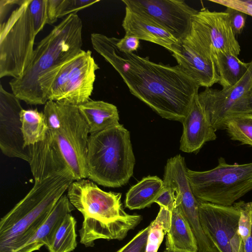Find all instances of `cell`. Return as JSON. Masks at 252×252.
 Returning <instances> with one entry per match:
<instances>
[{
  "mask_svg": "<svg viewBox=\"0 0 252 252\" xmlns=\"http://www.w3.org/2000/svg\"><path fill=\"white\" fill-rule=\"evenodd\" d=\"M63 0H47V24H53L57 21Z\"/></svg>",
  "mask_w": 252,
  "mask_h": 252,
  "instance_id": "obj_38",
  "label": "cell"
},
{
  "mask_svg": "<svg viewBox=\"0 0 252 252\" xmlns=\"http://www.w3.org/2000/svg\"><path fill=\"white\" fill-rule=\"evenodd\" d=\"M75 209L66 194L59 199L50 215L34 235L13 252H33L52 243L55 233L64 217Z\"/></svg>",
  "mask_w": 252,
  "mask_h": 252,
  "instance_id": "obj_20",
  "label": "cell"
},
{
  "mask_svg": "<svg viewBox=\"0 0 252 252\" xmlns=\"http://www.w3.org/2000/svg\"><path fill=\"white\" fill-rule=\"evenodd\" d=\"M252 96V90H251V96Z\"/></svg>",
  "mask_w": 252,
  "mask_h": 252,
  "instance_id": "obj_44",
  "label": "cell"
},
{
  "mask_svg": "<svg viewBox=\"0 0 252 252\" xmlns=\"http://www.w3.org/2000/svg\"><path fill=\"white\" fill-rule=\"evenodd\" d=\"M162 252H191L175 250H172V249H168V248H166V249Z\"/></svg>",
  "mask_w": 252,
  "mask_h": 252,
  "instance_id": "obj_42",
  "label": "cell"
},
{
  "mask_svg": "<svg viewBox=\"0 0 252 252\" xmlns=\"http://www.w3.org/2000/svg\"><path fill=\"white\" fill-rule=\"evenodd\" d=\"M29 163L34 180L69 169L59 153L49 131L45 140L30 146Z\"/></svg>",
  "mask_w": 252,
  "mask_h": 252,
  "instance_id": "obj_19",
  "label": "cell"
},
{
  "mask_svg": "<svg viewBox=\"0 0 252 252\" xmlns=\"http://www.w3.org/2000/svg\"><path fill=\"white\" fill-rule=\"evenodd\" d=\"M163 180L157 176H148L132 186L126 194L125 207L130 210H139L155 203L164 189Z\"/></svg>",
  "mask_w": 252,
  "mask_h": 252,
  "instance_id": "obj_22",
  "label": "cell"
},
{
  "mask_svg": "<svg viewBox=\"0 0 252 252\" xmlns=\"http://www.w3.org/2000/svg\"><path fill=\"white\" fill-rule=\"evenodd\" d=\"M49 131H54L61 126L60 113L56 101L48 100L44 105L43 111Z\"/></svg>",
  "mask_w": 252,
  "mask_h": 252,
  "instance_id": "obj_32",
  "label": "cell"
},
{
  "mask_svg": "<svg viewBox=\"0 0 252 252\" xmlns=\"http://www.w3.org/2000/svg\"><path fill=\"white\" fill-rule=\"evenodd\" d=\"M66 195L83 216L79 232L80 243L86 247H93L101 239L122 240L142 220L140 215L125 212L121 193L105 191L87 178L74 180Z\"/></svg>",
  "mask_w": 252,
  "mask_h": 252,
  "instance_id": "obj_3",
  "label": "cell"
},
{
  "mask_svg": "<svg viewBox=\"0 0 252 252\" xmlns=\"http://www.w3.org/2000/svg\"><path fill=\"white\" fill-rule=\"evenodd\" d=\"M194 43L208 56L229 52L237 56L241 47L234 34L228 14L203 8L193 16L188 33Z\"/></svg>",
  "mask_w": 252,
  "mask_h": 252,
  "instance_id": "obj_9",
  "label": "cell"
},
{
  "mask_svg": "<svg viewBox=\"0 0 252 252\" xmlns=\"http://www.w3.org/2000/svg\"><path fill=\"white\" fill-rule=\"evenodd\" d=\"M185 158L180 154L169 158L164 168V187L174 189L176 206L189 223L197 242L203 244L208 241L199 220V201L194 195L187 175Z\"/></svg>",
  "mask_w": 252,
  "mask_h": 252,
  "instance_id": "obj_12",
  "label": "cell"
},
{
  "mask_svg": "<svg viewBox=\"0 0 252 252\" xmlns=\"http://www.w3.org/2000/svg\"><path fill=\"white\" fill-rule=\"evenodd\" d=\"M61 116V126L49 131L62 157L75 180L88 178L87 155L89 130L77 105L64 100L56 101Z\"/></svg>",
  "mask_w": 252,
  "mask_h": 252,
  "instance_id": "obj_8",
  "label": "cell"
},
{
  "mask_svg": "<svg viewBox=\"0 0 252 252\" xmlns=\"http://www.w3.org/2000/svg\"><path fill=\"white\" fill-rule=\"evenodd\" d=\"M209 1L241 11L252 17V5L244 0H210Z\"/></svg>",
  "mask_w": 252,
  "mask_h": 252,
  "instance_id": "obj_37",
  "label": "cell"
},
{
  "mask_svg": "<svg viewBox=\"0 0 252 252\" xmlns=\"http://www.w3.org/2000/svg\"><path fill=\"white\" fill-rule=\"evenodd\" d=\"M20 99L0 85V149L9 158L31 161L30 146L24 144L20 119Z\"/></svg>",
  "mask_w": 252,
  "mask_h": 252,
  "instance_id": "obj_14",
  "label": "cell"
},
{
  "mask_svg": "<svg viewBox=\"0 0 252 252\" xmlns=\"http://www.w3.org/2000/svg\"><path fill=\"white\" fill-rule=\"evenodd\" d=\"M75 179L69 169L34 180L26 195L0 220V252H13L47 219Z\"/></svg>",
  "mask_w": 252,
  "mask_h": 252,
  "instance_id": "obj_4",
  "label": "cell"
},
{
  "mask_svg": "<svg viewBox=\"0 0 252 252\" xmlns=\"http://www.w3.org/2000/svg\"><path fill=\"white\" fill-rule=\"evenodd\" d=\"M155 203L158 204L159 207H164L172 212L176 207L175 193L174 189L164 187V189Z\"/></svg>",
  "mask_w": 252,
  "mask_h": 252,
  "instance_id": "obj_35",
  "label": "cell"
},
{
  "mask_svg": "<svg viewBox=\"0 0 252 252\" xmlns=\"http://www.w3.org/2000/svg\"><path fill=\"white\" fill-rule=\"evenodd\" d=\"M187 175L192 191L200 202L231 206L252 190V162L229 164L220 157L214 168L188 169Z\"/></svg>",
  "mask_w": 252,
  "mask_h": 252,
  "instance_id": "obj_6",
  "label": "cell"
},
{
  "mask_svg": "<svg viewBox=\"0 0 252 252\" xmlns=\"http://www.w3.org/2000/svg\"><path fill=\"white\" fill-rule=\"evenodd\" d=\"M19 0H0V24L4 21L7 14L14 5L19 2Z\"/></svg>",
  "mask_w": 252,
  "mask_h": 252,
  "instance_id": "obj_39",
  "label": "cell"
},
{
  "mask_svg": "<svg viewBox=\"0 0 252 252\" xmlns=\"http://www.w3.org/2000/svg\"><path fill=\"white\" fill-rule=\"evenodd\" d=\"M83 24L77 14L67 16L36 45L23 75L9 82L12 93L30 105L45 104L62 67L82 50Z\"/></svg>",
  "mask_w": 252,
  "mask_h": 252,
  "instance_id": "obj_2",
  "label": "cell"
},
{
  "mask_svg": "<svg viewBox=\"0 0 252 252\" xmlns=\"http://www.w3.org/2000/svg\"><path fill=\"white\" fill-rule=\"evenodd\" d=\"M244 0L245 2L252 5V0Z\"/></svg>",
  "mask_w": 252,
  "mask_h": 252,
  "instance_id": "obj_43",
  "label": "cell"
},
{
  "mask_svg": "<svg viewBox=\"0 0 252 252\" xmlns=\"http://www.w3.org/2000/svg\"><path fill=\"white\" fill-rule=\"evenodd\" d=\"M76 220L71 213L67 214L58 227L54 239L47 247L49 252H71L77 246Z\"/></svg>",
  "mask_w": 252,
  "mask_h": 252,
  "instance_id": "obj_26",
  "label": "cell"
},
{
  "mask_svg": "<svg viewBox=\"0 0 252 252\" xmlns=\"http://www.w3.org/2000/svg\"><path fill=\"white\" fill-rule=\"evenodd\" d=\"M149 225L146 252H157L165 234L164 227L156 218Z\"/></svg>",
  "mask_w": 252,
  "mask_h": 252,
  "instance_id": "obj_30",
  "label": "cell"
},
{
  "mask_svg": "<svg viewBox=\"0 0 252 252\" xmlns=\"http://www.w3.org/2000/svg\"><path fill=\"white\" fill-rule=\"evenodd\" d=\"M31 0H20L0 24V78L21 77L32 57L36 34L29 10Z\"/></svg>",
  "mask_w": 252,
  "mask_h": 252,
  "instance_id": "obj_7",
  "label": "cell"
},
{
  "mask_svg": "<svg viewBox=\"0 0 252 252\" xmlns=\"http://www.w3.org/2000/svg\"><path fill=\"white\" fill-rule=\"evenodd\" d=\"M198 93L194 97L186 117L181 122L183 132L180 150L185 153H197L206 142L217 138L216 130L201 105Z\"/></svg>",
  "mask_w": 252,
  "mask_h": 252,
  "instance_id": "obj_17",
  "label": "cell"
},
{
  "mask_svg": "<svg viewBox=\"0 0 252 252\" xmlns=\"http://www.w3.org/2000/svg\"><path fill=\"white\" fill-rule=\"evenodd\" d=\"M244 252H252V227L249 237L244 243Z\"/></svg>",
  "mask_w": 252,
  "mask_h": 252,
  "instance_id": "obj_40",
  "label": "cell"
},
{
  "mask_svg": "<svg viewBox=\"0 0 252 252\" xmlns=\"http://www.w3.org/2000/svg\"><path fill=\"white\" fill-rule=\"evenodd\" d=\"M198 210L202 229L219 252H244L238 230L240 213L235 205L199 201Z\"/></svg>",
  "mask_w": 252,
  "mask_h": 252,
  "instance_id": "obj_11",
  "label": "cell"
},
{
  "mask_svg": "<svg viewBox=\"0 0 252 252\" xmlns=\"http://www.w3.org/2000/svg\"><path fill=\"white\" fill-rule=\"evenodd\" d=\"M224 129L232 140L252 146V114H241L231 118Z\"/></svg>",
  "mask_w": 252,
  "mask_h": 252,
  "instance_id": "obj_27",
  "label": "cell"
},
{
  "mask_svg": "<svg viewBox=\"0 0 252 252\" xmlns=\"http://www.w3.org/2000/svg\"><path fill=\"white\" fill-rule=\"evenodd\" d=\"M94 50L121 76L130 92L162 118L182 122L200 86L179 65L171 66L120 50L115 37L93 33Z\"/></svg>",
  "mask_w": 252,
  "mask_h": 252,
  "instance_id": "obj_1",
  "label": "cell"
},
{
  "mask_svg": "<svg viewBox=\"0 0 252 252\" xmlns=\"http://www.w3.org/2000/svg\"><path fill=\"white\" fill-rule=\"evenodd\" d=\"M172 56L178 65L200 87L211 88L219 83V76L213 58L206 55L188 34L175 46Z\"/></svg>",
  "mask_w": 252,
  "mask_h": 252,
  "instance_id": "obj_16",
  "label": "cell"
},
{
  "mask_svg": "<svg viewBox=\"0 0 252 252\" xmlns=\"http://www.w3.org/2000/svg\"><path fill=\"white\" fill-rule=\"evenodd\" d=\"M125 35L160 45L172 53L179 40L148 14L126 7L122 22Z\"/></svg>",
  "mask_w": 252,
  "mask_h": 252,
  "instance_id": "obj_18",
  "label": "cell"
},
{
  "mask_svg": "<svg viewBox=\"0 0 252 252\" xmlns=\"http://www.w3.org/2000/svg\"><path fill=\"white\" fill-rule=\"evenodd\" d=\"M20 119L26 147L45 140L49 129L43 112H39L37 109H23L20 112Z\"/></svg>",
  "mask_w": 252,
  "mask_h": 252,
  "instance_id": "obj_25",
  "label": "cell"
},
{
  "mask_svg": "<svg viewBox=\"0 0 252 252\" xmlns=\"http://www.w3.org/2000/svg\"><path fill=\"white\" fill-rule=\"evenodd\" d=\"M99 1V0H63L59 18L76 13Z\"/></svg>",
  "mask_w": 252,
  "mask_h": 252,
  "instance_id": "obj_33",
  "label": "cell"
},
{
  "mask_svg": "<svg viewBox=\"0 0 252 252\" xmlns=\"http://www.w3.org/2000/svg\"><path fill=\"white\" fill-rule=\"evenodd\" d=\"M67 73L63 97L70 104L79 105L90 99L99 69L90 50H82L67 64Z\"/></svg>",
  "mask_w": 252,
  "mask_h": 252,
  "instance_id": "obj_15",
  "label": "cell"
},
{
  "mask_svg": "<svg viewBox=\"0 0 252 252\" xmlns=\"http://www.w3.org/2000/svg\"><path fill=\"white\" fill-rule=\"evenodd\" d=\"M248 113L252 114V96H250L249 99L248 105Z\"/></svg>",
  "mask_w": 252,
  "mask_h": 252,
  "instance_id": "obj_41",
  "label": "cell"
},
{
  "mask_svg": "<svg viewBox=\"0 0 252 252\" xmlns=\"http://www.w3.org/2000/svg\"><path fill=\"white\" fill-rule=\"evenodd\" d=\"M135 164L130 132L123 125L89 135L88 179L106 187H121L132 176Z\"/></svg>",
  "mask_w": 252,
  "mask_h": 252,
  "instance_id": "obj_5",
  "label": "cell"
},
{
  "mask_svg": "<svg viewBox=\"0 0 252 252\" xmlns=\"http://www.w3.org/2000/svg\"><path fill=\"white\" fill-rule=\"evenodd\" d=\"M128 8L148 14L178 40L189 32L198 10L183 0H122Z\"/></svg>",
  "mask_w": 252,
  "mask_h": 252,
  "instance_id": "obj_13",
  "label": "cell"
},
{
  "mask_svg": "<svg viewBox=\"0 0 252 252\" xmlns=\"http://www.w3.org/2000/svg\"><path fill=\"white\" fill-rule=\"evenodd\" d=\"M213 59L222 89H228L237 83L247 72L250 62L245 63L229 52H219Z\"/></svg>",
  "mask_w": 252,
  "mask_h": 252,
  "instance_id": "obj_24",
  "label": "cell"
},
{
  "mask_svg": "<svg viewBox=\"0 0 252 252\" xmlns=\"http://www.w3.org/2000/svg\"><path fill=\"white\" fill-rule=\"evenodd\" d=\"M115 43L120 50L127 53H133L137 50L140 45L138 38L129 35H125L121 39L115 38Z\"/></svg>",
  "mask_w": 252,
  "mask_h": 252,
  "instance_id": "obj_36",
  "label": "cell"
},
{
  "mask_svg": "<svg viewBox=\"0 0 252 252\" xmlns=\"http://www.w3.org/2000/svg\"><path fill=\"white\" fill-rule=\"evenodd\" d=\"M252 88V59L249 67L235 85L223 90L207 88L198 93L199 101L214 128L224 129L231 118L248 113Z\"/></svg>",
  "mask_w": 252,
  "mask_h": 252,
  "instance_id": "obj_10",
  "label": "cell"
},
{
  "mask_svg": "<svg viewBox=\"0 0 252 252\" xmlns=\"http://www.w3.org/2000/svg\"><path fill=\"white\" fill-rule=\"evenodd\" d=\"M47 0H31L29 10L37 34L47 24Z\"/></svg>",
  "mask_w": 252,
  "mask_h": 252,
  "instance_id": "obj_29",
  "label": "cell"
},
{
  "mask_svg": "<svg viewBox=\"0 0 252 252\" xmlns=\"http://www.w3.org/2000/svg\"><path fill=\"white\" fill-rule=\"evenodd\" d=\"M235 205L240 211L239 233L244 243L249 237L252 227V201H240Z\"/></svg>",
  "mask_w": 252,
  "mask_h": 252,
  "instance_id": "obj_28",
  "label": "cell"
},
{
  "mask_svg": "<svg viewBox=\"0 0 252 252\" xmlns=\"http://www.w3.org/2000/svg\"><path fill=\"white\" fill-rule=\"evenodd\" d=\"M78 107L87 124L90 134L120 124L117 107L112 103L90 99Z\"/></svg>",
  "mask_w": 252,
  "mask_h": 252,
  "instance_id": "obj_21",
  "label": "cell"
},
{
  "mask_svg": "<svg viewBox=\"0 0 252 252\" xmlns=\"http://www.w3.org/2000/svg\"><path fill=\"white\" fill-rule=\"evenodd\" d=\"M224 11L229 16L232 29L236 35L240 34L245 26L247 15L245 13L230 7H226Z\"/></svg>",
  "mask_w": 252,
  "mask_h": 252,
  "instance_id": "obj_34",
  "label": "cell"
},
{
  "mask_svg": "<svg viewBox=\"0 0 252 252\" xmlns=\"http://www.w3.org/2000/svg\"><path fill=\"white\" fill-rule=\"evenodd\" d=\"M165 244L168 249L198 252L197 241L191 227L176 206L172 211L170 226L166 234Z\"/></svg>",
  "mask_w": 252,
  "mask_h": 252,
  "instance_id": "obj_23",
  "label": "cell"
},
{
  "mask_svg": "<svg viewBox=\"0 0 252 252\" xmlns=\"http://www.w3.org/2000/svg\"><path fill=\"white\" fill-rule=\"evenodd\" d=\"M150 225L142 229L125 246L117 252H146Z\"/></svg>",
  "mask_w": 252,
  "mask_h": 252,
  "instance_id": "obj_31",
  "label": "cell"
}]
</instances>
